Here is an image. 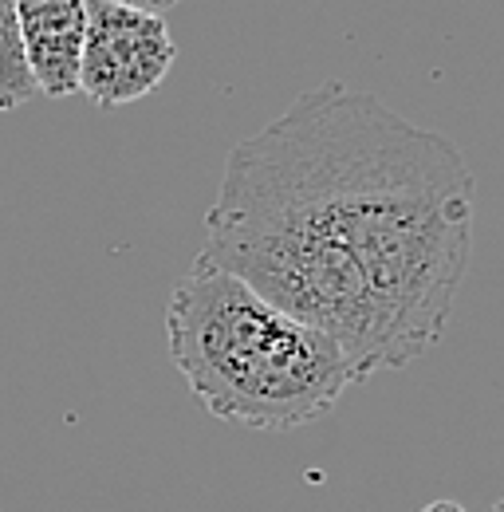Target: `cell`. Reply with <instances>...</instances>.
<instances>
[{"mask_svg": "<svg viewBox=\"0 0 504 512\" xmlns=\"http://www.w3.org/2000/svg\"><path fill=\"white\" fill-rule=\"evenodd\" d=\"M197 256L335 339L367 383L441 343L473 256V170L371 91L319 83L233 146Z\"/></svg>", "mask_w": 504, "mask_h": 512, "instance_id": "1", "label": "cell"}, {"mask_svg": "<svg viewBox=\"0 0 504 512\" xmlns=\"http://www.w3.org/2000/svg\"><path fill=\"white\" fill-rule=\"evenodd\" d=\"M166 335L197 402L249 430L315 422L355 386L335 339L272 308L205 256L170 296Z\"/></svg>", "mask_w": 504, "mask_h": 512, "instance_id": "2", "label": "cell"}, {"mask_svg": "<svg viewBox=\"0 0 504 512\" xmlns=\"http://www.w3.org/2000/svg\"><path fill=\"white\" fill-rule=\"evenodd\" d=\"M174 56L178 44L162 16L111 0H87L79 91L99 107H126L154 95L174 67Z\"/></svg>", "mask_w": 504, "mask_h": 512, "instance_id": "3", "label": "cell"}, {"mask_svg": "<svg viewBox=\"0 0 504 512\" xmlns=\"http://www.w3.org/2000/svg\"><path fill=\"white\" fill-rule=\"evenodd\" d=\"M12 12L40 95H75L87 40V0H12Z\"/></svg>", "mask_w": 504, "mask_h": 512, "instance_id": "4", "label": "cell"}, {"mask_svg": "<svg viewBox=\"0 0 504 512\" xmlns=\"http://www.w3.org/2000/svg\"><path fill=\"white\" fill-rule=\"evenodd\" d=\"M40 95L32 67L20 44V28H16V12L12 0H0V111H16L24 103H32Z\"/></svg>", "mask_w": 504, "mask_h": 512, "instance_id": "5", "label": "cell"}, {"mask_svg": "<svg viewBox=\"0 0 504 512\" xmlns=\"http://www.w3.org/2000/svg\"><path fill=\"white\" fill-rule=\"evenodd\" d=\"M111 4H126V8H138V12H154V16H162V12L178 8L182 0H111Z\"/></svg>", "mask_w": 504, "mask_h": 512, "instance_id": "6", "label": "cell"}, {"mask_svg": "<svg viewBox=\"0 0 504 512\" xmlns=\"http://www.w3.org/2000/svg\"><path fill=\"white\" fill-rule=\"evenodd\" d=\"M418 512H465L457 501H449V497H441V501H430L426 509H418Z\"/></svg>", "mask_w": 504, "mask_h": 512, "instance_id": "7", "label": "cell"}, {"mask_svg": "<svg viewBox=\"0 0 504 512\" xmlns=\"http://www.w3.org/2000/svg\"><path fill=\"white\" fill-rule=\"evenodd\" d=\"M493 512H504V497L497 501V505H493Z\"/></svg>", "mask_w": 504, "mask_h": 512, "instance_id": "8", "label": "cell"}]
</instances>
